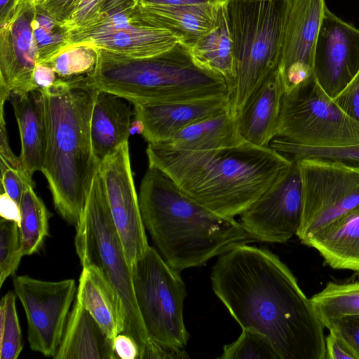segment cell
<instances>
[{"label": "cell", "mask_w": 359, "mask_h": 359, "mask_svg": "<svg viewBox=\"0 0 359 359\" xmlns=\"http://www.w3.org/2000/svg\"><path fill=\"white\" fill-rule=\"evenodd\" d=\"M325 327L337 332L359 354V315L338 318L328 323Z\"/></svg>", "instance_id": "obj_39"}, {"label": "cell", "mask_w": 359, "mask_h": 359, "mask_svg": "<svg viewBox=\"0 0 359 359\" xmlns=\"http://www.w3.org/2000/svg\"><path fill=\"white\" fill-rule=\"evenodd\" d=\"M123 98L98 90L90 121L93 152L101 161L128 141L133 111Z\"/></svg>", "instance_id": "obj_21"}, {"label": "cell", "mask_w": 359, "mask_h": 359, "mask_svg": "<svg viewBox=\"0 0 359 359\" xmlns=\"http://www.w3.org/2000/svg\"><path fill=\"white\" fill-rule=\"evenodd\" d=\"M15 299V294L8 292L0 302L1 359H16L23 348Z\"/></svg>", "instance_id": "obj_33"}, {"label": "cell", "mask_w": 359, "mask_h": 359, "mask_svg": "<svg viewBox=\"0 0 359 359\" xmlns=\"http://www.w3.org/2000/svg\"><path fill=\"white\" fill-rule=\"evenodd\" d=\"M359 359V354L337 332L329 330L325 337V359Z\"/></svg>", "instance_id": "obj_40"}, {"label": "cell", "mask_w": 359, "mask_h": 359, "mask_svg": "<svg viewBox=\"0 0 359 359\" xmlns=\"http://www.w3.org/2000/svg\"><path fill=\"white\" fill-rule=\"evenodd\" d=\"M210 278L215 294L241 328L266 336L281 359H325V327L275 254L236 245L219 256Z\"/></svg>", "instance_id": "obj_1"}, {"label": "cell", "mask_w": 359, "mask_h": 359, "mask_svg": "<svg viewBox=\"0 0 359 359\" xmlns=\"http://www.w3.org/2000/svg\"><path fill=\"white\" fill-rule=\"evenodd\" d=\"M226 0H134L133 5L149 6H186L198 4H219Z\"/></svg>", "instance_id": "obj_46"}, {"label": "cell", "mask_w": 359, "mask_h": 359, "mask_svg": "<svg viewBox=\"0 0 359 359\" xmlns=\"http://www.w3.org/2000/svg\"><path fill=\"white\" fill-rule=\"evenodd\" d=\"M99 172L111 217L132 268L149 245L131 170L128 141L101 161Z\"/></svg>", "instance_id": "obj_13"}, {"label": "cell", "mask_w": 359, "mask_h": 359, "mask_svg": "<svg viewBox=\"0 0 359 359\" xmlns=\"http://www.w3.org/2000/svg\"><path fill=\"white\" fill-rule=\"evenodd\" d=\"M221 359H281L271 341L264 335L242 329L238 338L224 346Z\"/></svg>", "instance_id": "obj_34"}, {"label": "cell", "mask_w": 359, "mask_h": 359, "mask_svg": "<svg viewBox=\"0 0 359 359\" xmlns=\"http://www.w3.org/2000/svg\"><path fill=\"white\" fill-rule=\"evenodd\" d=\"M114 352L121 359H138L139 348L134 339L126 334H118L114 340Z\"/></svg>", "instance_id": "obj_44"}, {"label": "cell", "mask_w": 359, "mask_h": 359, "mask_svg": "<svg viewBox=\"0 0 359 359\" xmlns=\"http://www.w3.org/2000/svg\"><path fill=\"white\" fill-rule=\"evenodd\" d=\"M0 158L1 169L12 168L25 172L22 167L20 158L17 157L9 147L4 109H0Z\"/></svg>", "instance_id": "obj_43"}, {"label": "cell", "mask_w": 359, "mask_h": 359, "mask_svg": "<svg viewBox=\"0 0 359 359\" xmlns=\"http://www.w3.org/2000/svg\"><path fill=\"white\" fill-rule=\"evenodd\" d=\"M284 86L279 70L271 74L250 95L236 117L243 138L269 147L276 137Z\"/></svg>", "instance_id": "obj_18"}, {"label": "cell", "mask_w": 359, "mask_h": 359, "mask_svg": "<svg viewBox=\"0 0 359 359\" xmlns=\"http://www.w3.org/2000/svg\"><path fill=\"white\" fill-rule=\"evenodd\" d=\"M134 0H105L104 15L114 10L133 5Z\"/></svg>", "instance_id": "obj_49"}, {"label": "cell", "mask_w": 359, "mask_h": 359, "mask_svg": "<svg viewBox=\"0 0 359 359\" xmlns=\"http://www.w3.org/2000/svg\"><path fill=\"white\" fill-rule=\"evenodd\" d=\"M297 161L303 210L296 236L304 244L316 232L359 205V169L325 158Z\"/></svg>", "instance_id": "obj_10"}, {"label": "cell", "mask_w": 359, "mask_h": 359, "mask_svg": "<svg viewBox=\"0 0 359 359\" xmlns=\"http://www.w3.org/2000/svg\"><path fill=\"white\" fill-rule=\"evenodd\" d=\"M332 100L348 116L359 123V72Z\"/></svg>", "instance_id": "obj_38"}, {"label": "cell", "mask_w": 359, "mask_h": 359, "mask_svg": "<svg viewBox=\"0 0 359 359\" xmlns=\"http://www.w3.org/2000/svg\"><path fill=\"white\" fill-rule=\"evenodd\" d=\"M276 137L313 147L359 144V123L346 115L314 76L284 93Z\"/></svg>", "instance_id": "obj_9"}, {"label": "cell", "mask_w": 359, "mask_h": 359, "mask_svg": "<svg viewBox=\"0 0 359 359\" xmlns=\"http://www.w3.org/2000/svg\"><path fill=\"white\" fill-rule=\"evenodd\" d=\"M13 287L25 311L31 349L53 358L61 343L74 297V280L46 281L18 276L13 278Z\"/></svg>", "instance_id": "obj_11"}, {"label": "cell", "mask_w": 359, "mask_h": 359, "mask_svg": "<svg viewBox=\"0 0 359 359\" xmlns=\"http://www.w3.org/2000/svg\"><path fill=\"white\" fill-rule=\"evenodd\" d=\"M325 0H290L279 72L284 93L313 77V57Z\"/></svg>", "instance_id": "obj_16"}, {"label": "cell", "mask_w": 359, "mask_h": 359, "mask_svg": "<svg viewBox=\"0 0 359 359\" xmlns=\"http://www.w3.org/2000/svg\"><path fill=\"white\" fill-rule=\"evenodd\" d=\"M13 107L18 125L21 153L19 156L26 174L42 170L46 157L47 136L43 95L36 88L21 94H11L8 100Z\"/></svg>", "instance_id": "obj_20"}, {"label": "cell", "mask_w": 359, "mask_h": 359, "mask_svg": "<svg viewBox=\"0 0 359 359\" xmlns=\"http://www.w3.org/2000/svg\"><path fill=\"white\" fill-rule=\"evenodd\" d=\"M189 355L184 348L173 347L150 340L140 359H182Z\"/></svg>", "instance_id": "obj_42"}, {"label": "cell", "mask_w": 359, "mask_h": 359, "mask_svg": "<svg viewBox=\"0 0 359 359\" xmlns=\"http://www.w3.org/2000/svg\"><path fill=\"white\" fill-rule=\"evenodd\" d=\"M43 95L46 151L41 172L55 208L76 226L83 214L100 161L92 147L90 121L97 89L86 76L57 79Z\"/></svg>", "instance_id": "obj_3"}, {"label": "cell", "mask_w": 359, "mask_h": 359, "mask_svg": "<svg viewBox=\"0 0 359 359\" xmlns=\"http://www.w3.org/2000/svg\"><path fill=\"white\" fill-rule=\"evenodd\" d=\"M19 1L20 0H0V27L9 22Z\"/></svg>", "instance_id": "obj_48"}, {"label": "cell", "mask_w": 359, "mask_h": 359, "mask_svg": "<svg viewBox=\"0 0 359 359\" xmlns=\"http://www.w3.org/2000/svg\"><path fill=\"white\" fill-rule=\"evenodd\" d=\"M339 282H328L311 298L313 307L324 327L345 316L359 315V273Z\"/></svg>", "instance_id": "obj_28"}, {"label": "cell", "mask_w": 359, "mask_h": 359, "mask_svg": "<svg viewBox=\"0 0 359 359\" xmlns=\"http://www.w3.org/2000/svg\"><path fill=\"white\" fill-rule=\"evenodd\" d=\"M33 187L29 186L25 189L19 203V228L24 256L36 252L48 236L49 213Z\"/></svg>", "instance_id": "obj_29"}, {"label": "cell", "mask_w": 359, "mask_h": 359, "mask_svg": "<svg viewBox=\"0 0 359 359\" xmlns=\"http://www.w3.org/2000/svg\"><path fill=\"white\" fill-rule=\"evenodd\" d=\"M32 25L38 64L50 60L69 47L70 32L68 29L36 3Z\"/></svg>", "instance_id": "obj_30"}, {"label": "cell", "mask_w": 359, "mask_h": 359, "mask_svg": "<svg viewBox=\"0 0 359 359\" xmlns=\"http://www.w3.org/2000/svg\"><path fill=\"white\" fill-rule=\"evenodd\" d=\"M180 41L172 32L140 20L117 30L72 40L68 48L86 45L128 57H147L162 53Z\"/></svg>", "instance_id": "obj_19"}, {"label": "cell", "mask_w": 359, "mask_h": 359, "mask_svg": "<svg viewBox=\"0 0 359 359\" xmlns=\"http://www.w3.org/2000/svg\"><path fill=\"white\" fill-rule=\"evenodd\" d=\"M245 141L229 109L187 126L170 140L161 143L181 150L203 151L233 147Z\"/></svg>", "instance_id": "obj_26"}, {"label": "cell", "mask_w": 359, "mask_h": 359, "mask_svg": "<svg viewBox=\"0 0 359 359\" xmlns=\"http://www.w3.org/2000/svg\"><path fill=\"white\" fill-rule=\"evenodd\" d=\"M290 0H226L233 42L235 78L230 111L238 115L250 95L274 72L279 62Z\"/></svg>", "instance_id": "obj_6"}, {"label": "cell", "mask_w": 359, "mask_h": 359, "mask_svg": "<svg viewBox=\"0 0 359 359\" xmlns=\"http://www.w3.org/2000/svg\"><path fill=\"white\" fill-rule=\"evenodd\" d=\"M76 299L112 340L123 332L125 320L121 300L97 268L83 267Z\"/></svg>", "instance_id": "obj_25"}, {"label": "cell", "mask_w": 359, "mask_h": 359, "mask_svg": "<svg viewBox=\"0 0 359 359\" xmlns=\"http://www.w3.org/2000/svg\"><path fill=\"white\" fill-rule=\"evenodd\" d=\"M221 4L133 5V9L136 16L143 22L172 32L190 48L212 27Z\"/></svg>", "instance_id": "obj_24"}, {"label": "cell", "mask_w": 359, "mask_h": 359, "mask_svg": "<svg viewBox=\"0 0 359 359\" xmlns=\"http://www.w3.org/2000/svg\"><path fill=\"white\" fill-rule=\"evenodd\" d=\"M313 76L334 98L359 72V29L326 6L313 57Z\"/></svg>", "instance_id": "obj_15"}, {"label": "cell", "mask_w": 359, "mask_h": 359, "mask_svg": "<svg viewBox=\"0 0 359 359\" xmlns=\"http://www.w3.org/2000/svg\"><path fill=\"white\" fill-rule=\"evenodd\" d=\"M138 201L145 229L162 257L177 271L201 266L253 241L241 222L200 205L158 168L148 167Z\"/></svg>", "instance_id": "obj_4"}, {"label": "cell", "mask_w": 359, "mask_h": 359, "mask_svg": "<svg viewBox=\"0 0 359 359\" xmlns=\"http://www.w3.org/2000/svg\"><path fill=\"white\" fill-rule=\"evenodd\" d=\"M149 166L169 176L188 196L219 215L247 210L288 169L292 160L245 141L213 150L188 151L149 143Z\"/></svg>", "instance_id": "obj_2"}, {"label": "cell", "mask_w": 359, "mask_h": 359, "mask_svg": "<svg viewBox=\"0 0 359 359\" xmlns=\"http://www.w3.org/2000/svg\"><path fill=\"white\" fill-rule=\"evenodd\" d=\"M131 271L137 306L149 339L184 348L189 334L184 322L187 291L180 271L150 246Z\"/></svg>", "instance_id": "obj_8"}, {"label": "cell", "mask_w": 359, "mask_h": 359, "mask_svg": "<svg viewBox=\"0 0 359 359\" xmlns=\"http://www.w3.org/2000/svg\"><path fill=\"white\" fill-rule=\"evenodd\" d=\"M224 3L218 8L212 27L189 49L198 63L225 79L229 95L234 82L235 62L233 42Z\"/></svg>", "instance_id": "obj_27"}, {"label": "cell", "mask_w": 359, "mask_h": 359, "mask_svg": "<svg viewBox=\"0 0 359 359\" xmlns=\"http://www.w3.org/2000/svg\"><path fill=\"white\" fill-rule=\"evenodd\" d=\"M135 120L149 143H161L195 123L230 109L229 96L158 104H134Z\"/></svg>", "instance_id": "obj_17"}, {"label": "cell", "mask_w": 359, "mask_h": 359, "mask_svg": "<svg viewBox=\"0 0 359 359\" xmlns=\"http://www.w3.org/2000/svg\"><path fill=\"white\" fill-rule=\"evenodd\" d=\"M247 210L241 224L253 241L283 243L297 234L303 210V187L298 161Z\"/></svg>", "instance_id": "obj_12"}, {"label": "cell", "mask_w": 359, "mask_h": 359, "mask_svg": "<svg viewBox=\"0 0 359 359\" xmlns=\"http://www.w3.org/2000/svg\"><path fill=\"white\" fill-rule=\"evenodd\" d=\"M1 193L5 192L19 205L25 189L34 187L32 179L25 172L12 168L1 169Z\"/></svg>", "instance_id": "obj_37"}, {"label": "cell", "mask_w": 359, "mask_h": 359, "mask_svg": "<svg viewBox=\"0 0 359 359\" xmlns=\"http://www.w3.org/2000/svg\"><path fill=\"white\" fill-rule=\"evenodd\" d=\"M53 19L65 24L76 8L81 0H34Z\"/></svg>", "instance_id": "obj_41"}, {"label": "cell", "mask_w": 359, "mask_h": 359, "mask_svg": "<svg viewBox=\"0 0 359 359\" xmlns=\"http://www.w3.org/2000/svg\"><path fill=\"white\" fill-rule=\"evenodd\" d=\"M55 359L117 358L114 340L92 315L76 299Z\"/></svg>", "instance_id": "obj_22"}, {"label": "cell", "mask_w": 359, "mask_h": 359, "mask_svg": "<svg viewBox=\"0 0 359 359\" xmlns=\"http://www.w3.org/2000/svg\"><path fill=\"white\" fill-rule=\"evenodd\" d=\"M58 79L55 71L46 64H38L34 71L33 81L36 88L50 87Z\"/></svg>", "instance_id": "obj_45"}, {"label": "cell", "mask_w": 359, "mask_h": 359, "mask_svg": "<svg viewBox=\"0 0 359 359\" xmlns=\"http://www.w3.org/2000/svg\"><path fill=\"white\" fill-rule=\"evenodd\" d=\"M74 244L83 267L99 269L121 300L124 313V334L139 348L140 359L150 339L135 295L131 267L111 215L103 179L95 176L86 203L76 224Z\"/></svg>", "instance_id": "obj_7"}, {"label": "cell", "mask_w": 359, "mask_h": 359, "mask_svg": "<svg viewBox=\"0 0 359 359\" xmlns=\"http://www.w3.org/2000/svg\"><path fill=\"white\" fill-rule=\"evenodd\" d=\"M95 48L97 62L86 76L87 83L134 104L229 96L225 79L198 63L182 41L147 57H131Z\"/></svg>", "instance_id": "obj_5"}, {"label": "cell", "mask_w": 359, "mask_h": 359, "mask_svg": "<svg viewBox=\"0 0 359 359\" xmlns=\"http://www.w3.org/2000/svg\"><path fill=\"white\" fill-rule=\"evenodd\" d=\"M0 215L1 218L15 221L20 224L19 205L5 192L1 193L0 196Z\"/></svg>", "instance_id": "obj_47"}, {"label": "cell", "mask_w": 359, "mask_h": 359, "mask_svg": "<svg viewBox=\"0 0 359 359\" xmlns=\"http://www.w3.org/2000/svg\"><path fill=\"white\" fill-rule=\"evenodd\" d=\"M96 62V49L89 46L79 45L68 48L42 64L50 66L59 79H70L90 74Z\"/></svg>", "instance_id": "obj_32"}, {"label": "cell", "mask_w": 359, "mask_h": 359, "mask_svg": "<svg viewBox=\"0 0 359 359\" xmlns=\"http://www.w3.org/2000/svg\"><path fill=\"white\" fill-rule=\"evenodd\" d=\"M24 256L22 249L19 224L1 219L0 221V286L15 273Z\"/></svg>", "instance_id": "obj_35"}, {"label": "cell", "mask_w": 359, "mask_h": 359, "mask_svg": "<svg viewBox=\"0 0 359 359\" xmlns=\"http://www.w3.org/2000/svg\"><path fill=\"white\" fill-rule=\"evenodd\" d=\"M269 147L291 159L325 158L359 169V144L341 147H313L298 144L285 138L276 137L270 142Z\"/></svg>", "instance_id": "obj_31"}, {"label": "cell", "mask_w": 359, "mask_h": 359, "mask_svg": "<svg viewBox=\"0 0 359 359\" xmlns=\"http://www.w3.org/2000/svg\"><path fill=\"white\" fill-rule=\"evenodd\" d=\"M104 8L105 0H81L64 25L69 32L91 27L104 17Z\"/></svg>", "instance_id": "obj_36"}, {"label": "cell", "mask_w": 359, "mask_h": 359, "mask_svg": "<svg viewBox=\"0 0 359 359\" xmlns=\"http://www.w3.org/2000/svg\"><path fill=\"white\" fill-rule=\"evenodd\" d=\"M34 0H20L9 22L0 27V106L11 94L36 89L38 52L33 34Z\"/></svg>", "instance_id": "obj_14"}, {"label": "cell", "mask_w": 359, "mask_h": 359, "mask_svg": "<svg viewBox=\"0 0 359 359\" xmlns=\"http://www.w3.org/2000/svg\"><path fill=\"white\" fill-rule=\"evenodd\" d=\"M304 245L317 250L330 267L359 273V205L316 232Z\"/></svg>", "instance_id": "obj_23"}]
</instances>
